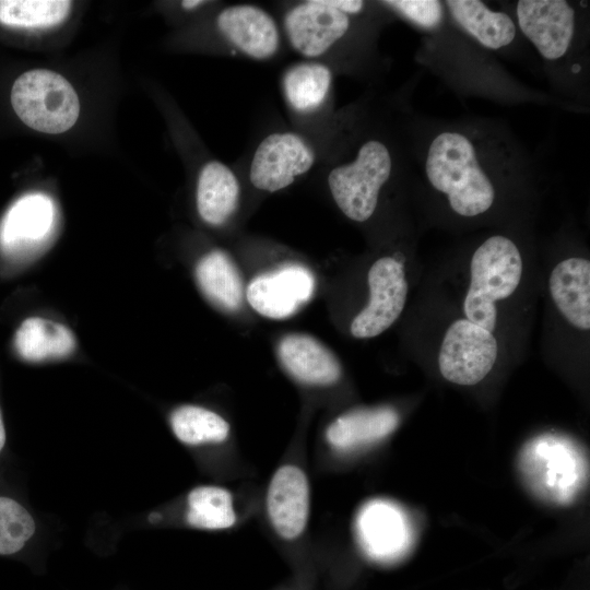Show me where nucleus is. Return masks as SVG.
Segmentation results:
<instances>
[{"label":"nucleus","mask_w":590,"mask_h":590,"mask_svg":"<svg viewBox=\"0 0 590 590\" xmlns=\"http://www.w3.org/2000/svg\"><path fill=\"white\" fill-rule=\"evenodd\" d=\"M429 185L446 196L453 212L472 217L487 212L496 198L489 167L476 141L465 132L445 130L430 141L425 157Z\"/></svg>","instance_id":"f257e3e1"},{"label":"nucleus","mask_w":590,"mask_h":590,"mask_svg":"<svg viewBox=\"0 0 590 590\" xmlns=\"http://www.w3.org/2000/svg\"><path fill=\"white\" fill-rule=\"evenodd\" d=\"M522 258L516 244L502 235L487 238L470 263V286L463 300L465 319L493 332L496 300L509 297L522 276Z\"/></svg>","instance_id":"f03ea898"},{"label":"nucleus","mask_w":590,"mask_h":590,"mask_svg":"<svg viewBox=\"0 0 590 590\" xmlns=\"http://www.w3.org/2000/svg\"><path fill=\"white\" fill-rule=\"evenodd\" d=\"M519 468L536 496L557 504L574 500L588 479L583 452L569 439L555 435H543L526 444Z\"/></svg>","instance_id":"7ed1b4c3"},{"label":"nucleus","mask_w":590,"mask_h":590,"mask_svg":"<svg viewBox=\"0 0 590 590\" xmlns=\"http://www.w3.org/2000/svg\"><path fill=\"white\" fill-rule=\"evenodd\" d=\"M11 104L26 126L50 134L69 130L80 114V101L72 85L46 69L22 73L12 85Z\"/></svg>","instance_id":"20e7f679"},{"label":"nucleus","mask_w":590,"mask_h":590,"mask_svg":"<svg viewBox=\"0 0 590 590\" xmlns=\"http://www.w3.org/2000/svg\"><path fill=\"white\" fill-rule=\"evenodd\" d=\"M392 172V156L379 140L364 142L354 161L332 168L328 185L332 198L345 216L365 222L375 212L378 197Z\"/></svg>","instance_id":"39448f33"},{"label":"nucleus","mask_w":590,"mask_h":590,"mask_svg":"<svg viewBox=\"0 0 590 590\" xmlns=\"http://www.w3.org/2000/svg\"><path fill=\"white\" fill-rule=\"evenodd\" d=\"M497 353V341L492 332L468 319H459L449 326L442 339L439 371L450 382L475 385L492 370Z\"/></svg>","instance_id":"423d86ee"},{"label":"nucleus","mask_w":590,"mask_h":590,"mask_svg":"<svg viewBox=\"0 0 590 590\" xmlns=\"http://www.w3.org/2000/svg\"><path fill=\"white\" fill-rule=\"evenodd\" d=\"M315 160V151L297 133H270L253 153L249 179L257 189L275 192L306 174L314 166Z\"/></svg>","instance_id":"0eeeda50"},{"label":"nucleus","mask_w":590,"mask_h":590,"mask_svg":"<svg viewBox=\"0 0 590 590\" xmlns=\"http://www.w3.org/2000/svg\"><path fill=\"white\" fill-rule=\"evenodd\" d=\"M369 300L353 319L354 338H374L386 331L401 315L408 296L403 266L392 257H382L368 271Z\"/></svg>","instance_id":"6e6552de"},{"label":"nucleus","mask_w":590,"mask_h":590,"mask_svg":"<svg viewBox=\"0 0 590 590\" xmlns=\"http://www.w3.org/2000/svg\"><path fill=\"white\" fill-rule=\"evenodd\" d=\"M518 26L546 60L564 57L571 46L576 12L564 0H520L516 5Z\"/></svg>","instance_id":"1a4fd4ad"},{"label":"nucleus","mask_w":590,"mask_h":590,"mask_svg":"<svg viewBox=\"0 0 590 590\" xmlns=\"http://www.w3.org/2000/svg\"><path fill=\"white\" fill-rule=\"evenodd\" d=\"M315 278L299 264H287L255 278L247 287V300L260 315L284 319L297 312L312 297Z\"/></svg>","instance_id":"9d476101"},{"label":"nucleus","mask_w":590,"mask_h":590,"mask_svg":"<svg viewBox=\"0 0 590 590\" xmlns=\"http://www.w3.org/2000/svg\"><path fill=\"white\" fill-rule=\"evenodd\" d=\"M292 47L307 58L326 54L350 28V16L328 0H310L293 7L284 16Z\"/></svg>","instance_id":"9b49d317"},{"label":"nucleus","mask_w":590,"mask_h":590,"mask_svg":"<svg viewBox=\"0 0 590 590\" xmlns=\"http://www.w3.org/2000/svg\"><path fill=\"white\" fill-rule=\"evenodd\" d=\"M267 512L282 539L294 540L303 533L309 516V484L300 468L285 464L274 472L267 491Z\"/></svg>","instance_id":"f8f14e48"},{"label":"nucleus","mask_w":590,"mask_h":590,"mask_svg":"<svg viewBox=\"0 0 590 590\" xmlns=\"http://www.w3.org/2000/svg\"><path fill=\"white\" fill-rule=\"evenodd\" d=\"M56 210L51 199L32 193L19 199L0 226V246L10 256L30 253L46 243L52 232Z\"/></svg>","instance_id":"ddd939ff"},{"label":"nucleus","mask_w":590,"mask_h":590,"mask_svg":"<svg viewBox=\"0 0 590 590\" xmlns=\"http://www.w3.org/2000/svg\"><path fill=\"white\" fill-rule=\"evenodd\" d=\"M216 24L237 50L252 59H269L279 49L276 23L267 11L257 5L227 7L220 12Z\"/></svg>","instance_id":"4468645a"},{"label":"nucleus","mask_w":590,"mask_h":590,"mask_svg":"<svg viewBox=\"0 0 590 590\" xmlns=\"http://www.w3.org/2000/svg\"><path fill=\"white\" fill-rule=\"evenodd\" d=\"M357 533L364 550L376 559L398 556L410 540L403 514L382 500H373L363 507L357 517Z\"/></svg>","instance_id":"2eb2a0df"},{"label":"nucleus","mask_w":590,"mask_h":590,"mask_svg":"<svg viewBox=\"0 0 590 590\" xmlns=\"http://www.w3.org/2000/svg\"><path fill=\"white\" fill-rule=\"evenodd\" d=\"M278 354L287 373L302 384L330 386L341 377L337 357L310 335L287 334L280 341Z\"/></svg>","instance_id":"dca6fc26"},{"label":"nucleus","mask_w":590,"mask_h":590,"mask_svg":"<svg viewBox=\"0 0 590 590\" xmlns=\"http://www.w3.org/2000/svg\"><path fill=\"white\" fill-rule=\"evenodd\" d=\"M548 288L559 312L574 327L590 328V261L568 258L551 272Z\"/></svg>","instance_id":"f3484780"},{"label":"nucleus","mask_w":590,"mask_h":590,"mask_svg":"<svg viewBox=\"0 0 590 590\" xmlns=\"http://www.w3.org/2000/svg\"><path fill=\"white\" fill-rule=\"evenodd\" d=\"M399 423L391 408L358 409L337 417L327 428L329 445L341 451L378 441L391 434Z\"/></svg>","instance_id":"a211bd4d"},{"label":"nucleus","mask_w":590,"mask_h":590,"mask_svg":"<svg viewBox=\"0 0 590 590\" xmlns=\"http://www.w3.org/2000/svg\"><path fill=\"white\" fill-rule=\"evenodd\" d=\"M446 7L455 22L485 48L496 50L515 39L516 24L505 12L479 0H449Z\"/></svg>","instance_id":"6ab92c4d"},{"label":"nucleus","mask_w":590,"mask_h":590,"mask_svg":"<svg viewBox=\"0 0 590 590\" xmlns=\"http://www.w3.org/2000/svg\"><path fill=\"white\" fill-rule=\"evenodd\" d=\"M239 182L233 170L219 161L206 163L198 177L197 208L210 225H222L237 208Z\"/></svg>","instance_id":"aec40b11"},{"label":"nucleus","mask_w":590,"mask_h":590,"mask_svg":"<svg viewBox=\"0 0 590 590\" xmlns=\"http://www.w3.org/2000/svg\"><path fill=\"white\" fill-rule=\"evenodd\" d=\"M14 349L24 361L44 362L69 356L75 349V339L60 322L31 317L16 330Z\"/></svg>","instance_id":"412c9836"},{"label":"nucleus","mask_w":590,"mask_h":590,"mask_svg":"<svg viewBox=\"0 0 590 590\" xmlns=\"http://www.w3.org/2000/svg\"><path fill=\"white\" fill-rule=\"evenodd\" d=\"M196 279L202 293L226 311L240 308L244 286L240 275L231 258L221 250L206 253L198 262Z\"/></svg>","instance_id":"4be33fe9"},{"label":"nucleus","mask_w":590,"mask_h":590,"mask_svg":"<svg viewBox=\"0 0 590 590\" xmlns=\"http://www.w3.org/2000/svg\"><path fill=\"white\" fill-rule=\"evenodd\" d=\"M332 84L329 67L319 62H300L290 67L282 86L288 105L297 113L317 110L326 101Z\"/></svg>","instance_id":"5701e85b"},{"label":"nucleus","mask_w":590,"mask_h":590,"mask_svg":"<svg viewBox=\"0 0 590 590\" xmlns=\"http://www.w3.org/2000/svg\"><path fill=\"white\" fill-rule=\"evenodd\" d=\"M187 522L199 529L224 530L236 523L233 495L224 487L201 485L187 497Z\"/></svg>","instance_id":"b1692460"},{"label":"nucleus","mask_w":590,"mask_h":590,"mask_svg":"<svg viewBox=\"0 0 590 590\" xmlns=\"http://www.w3.org/2000/svg\"><path fill=\"white\" fill-rule=\"evenodd\" d=\"M170 425L175 436L190 446L222 442L229 434V424L226 420L198 405L177 408L172 413Z\"/></svg>","instance_id":"393cba45"},{"label":"nucleus","mask_w":590,"mask_h":590,"mask_svg":"<svg viewBox=\"0 0 590 590\" xmlns=\"http://www.w3.org/2000/svg\"><path fill=\"white\" fill-rule=\"evenodd\" d=\"M71 1L0 0V23L11 27L43 28L61 23L69 14Z\"/></svg>","instance_id":"a878e982"},{"label":"nucleus","mask_w":590,"mask_h":590,"mask_svg":"<svg viewBox=\"0 0 590 590\" xmlns=\"http://www.w3.org/2000/svg\"><path fill=\"white\" fill-rule=\"evenodd\" d=\"M35 532L32 515L16 500L0 496V555L24 547Z\"/></svg>","instance_id":"bb28decb"},{"label":"nucleus","mask_w":590,"mask_h":590,"mask_svg":"<svg viewBox=\"0 0 590 590\" xmlns=\"http://www.w3.org/2000/svg\"><path fill=\"white\" fill-rule=\"evenodd\" d=\"M411 22L424 27L434 28L442 20V4L435 0H393L385 1Z\"/></svg>","instance_id":"cd10ccee"},{"label":"nucleus","mask_w":590,"mask_h":590,"mask_svg":"<svg viewBox=\"0 0 590 590\" xmlns=\"http://www.w3.org/2000/svg\"><path fill=\"white\" fill-rule=\"evenodd\" d=\"M329 3L346 15L357 14L364 8V2L359 0H328Z\"/></svg>","instance_id":"c85d7f7f"},{"label":"nucleus","mask_w":590,"mask_h":590,"mask_svg":"<svg viewBox=\"0 0 590 590\" xmlns=\"http://www.w3.org/2000/svg\"><path fill=\"white\" fill-rule=\"evenodd\" d=\"M203 3H204V1H199V0H185V1L181 2V5H182V8L190 10V9H194V8H197V7H199V5L203 4Z\"/></svg>","instance_id":"c756f323"},{"label":"nucleus","mask_w":590,"mask_h":590,"mask_svg":"<svg viewBox=\"0 0 590 590\" xmlns=\"http://www.w3.org/2000/svg\"><path fill=\"white\" fill-rule=\"evenodd\" d=\"M4 442H5V430H4V425H3L1 413H0V451L4 446Z\"/></svg>","instance_id":"7c9ffc66"}]
</instances>
